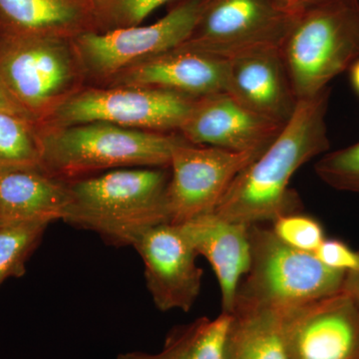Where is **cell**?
<instances>
[{
	"label": "cell",
	"instance_id": "cell-1",
	"mask_svg": "<svg viewBox=\"0 0 359 359\" xmlns=\"http://www.w3.org/2000/svg\"><path fill=\"white\" fill-rule=\"evenodd\" d=\"M330 88L297 100L294 114L268 148L231 182L216 209L219 218L252 226L302 212L290 189L295 172L330 149L327 118Z\"/></svg>",
	"mask_w": 359,
	"mask_h": 359
},
{
	"label": "cell",
	"instance_id": "cell-2",
	"mask_svg": "<svg viewBox=\"0 0 359 359\" xmlns=\"http://www.w3.org/2000/svg\"><path fill=\"white\" fill-rule=\"evenodd\" d=\"M170 177V167H137L68 181L69 204L63 221L94 231L109 244L132 245L146 229L171 223Z\"/></svg>",
	"mask_w": 359,
	"mask_h": 359
},
{
	"label": "cell",
	"instance_id": "cell-3",
	"mask_svg": "<svg viewBox=\"0 0 359 359\" xmlns=\"http://www.w3.org/2000/svg\"><path fill=\"white\" fill-rule=\"evenodd\" d=\"M39 125L41 168L65 181L123 168L169 167L175 149L188 142L180 133L124 128L105 122Z\"/></svg>",
	"mask_w": 359,
	"mask_h": 359
},
{
	"label": "cell",
	"instance_id": "cell-4",
	"mask_svg": "<svg viewBox=\"0 0 359 359\" xmlns=\"http://www.w3.org/2000/svg\"><path fill=\"white\" fill-rule=\"evenodd\" d=\"M249 238L250 269L238 285L233 313L301 308L344 290L346 273L327 268L313 252L285 244L271 228L252 224Z\"/></svg>",
	"mask_w": 359,
	"mask_h": 359
},
{
	"label": "cell",
	"instance_id": "cell-5",
	"mask_svg": "<svg viewBox=\"0 0 359 359\" xmlns=\"http://www.w3.org/2000/svg\"><path fill=\"white\" fill-rule=\"evenodd\" d=\"M280 51L297 100L330 88L359 58V0H328L297 16Z\"/></svg>",
	"mask_w": 359,
	"mask_h": 359
},
{
	"label": "cell",
	"instance_id": "cell-6",
	"mask_svg": "<svg viewBox=\"0 0 359 359\" xmlns=\"http://www.w3.org/2000/svg\"><path fill=\"white\" fill-rule=\"evenodd\" d=\"M84 86L72 39L0 30V87L32 120Z\"/></svg>",
	"mask_w": 359,
	"mask_h": 359
},
{
	"label": "cell",
	"instance_id": "cell-7",
	"mask_svg": "<svg viewBox=\"0 0 359 359\" xmlns=\"http://www.w3.org/2000/svg\"><path fill=\"white\" fill-rule=\"evenodd\" d=\"M205 0H181L157 22L108 32H86L72 39L85 86H104L149 58L190 39Z\"/></svg>",
	"mask_w": 359,
	"mask_h": 359
},
{
	"label": "cell",
	"instance_id": "cell-8",
	"mask_svg": "<svg viewBox=\"0 0 359 359\" xmlns=\"http://www.w3.org/2000/svg\"><path fill=\"white\" fill-rule=\"evenodd\" d=\"M196 100L162 89L84 86L39 124L61 127L105 122L124 128L179 133Z\"/></svg>",
	"mask_w": 359,
	"mask_h": 359
},
{
	"label": "cell",
	"instance_id": "cell-9",
	"mask_svg": "<svg viewBox=\"0 0 359 359\" xmlns=\"http://www.w3.org/2000/svg\"><path fill=\"white\" fill-rule=\"evenodd\" d=\"M295 18L273 0H205L195 30L178 48L224 60L261 49L282 48Z\"/></svg>",
	"mask_w": 359,
	"mask_h": 359
},
{
	"label": "cell",
	"instance_id": "cell-10",
	"mask_svg": "<svg viewBox=\"0 0 359 359\" xmlns=\"http://www.w3.org/2000/svg\"><path fill=\"white\" fill-rule=\"evenodd\" d=\"M266 149L233 152L189 142L175 149L167 190L170 222L183 224L214 212L231 182Z\"/></svg>",
	"mask_w": 359,
	"mask_h": 359
},
{
	"label": "cell",
	"instance_id": "cell-11",
	"mask_svg": "<svg viewBox=\"0 0 359 359\" xmlns=\"http://www.w3.org/2000/svg\"><path fill=\"white\" fill-rule=\"evenodd\" d=\"M131 247L143 261L156 308L188 313L199 297L204 271L198 266L199 256L182 224L150 226L137 236Z\"/></svg>",
	"mask_w": 359,
	"mask_h": 359
},
{
	"label": "cell",
	"instance_id": "cell-12",
	"mask_svg": "<svg viewBox=\"0 0 359 359\" xmlns=\"http://www.w3.org/2000/svg\"><path fill=\"white\" fill-rule=\"evenodd\" d=\"M290 359H359V306L341 290L290 311Z\"/></svg>",
	"mask_w": 359,
	"mask_h": 359
},
{
	"label": "cell",
	"instance_id": "cell-13",
	"mask_svg": "<svg viewBox=\"0 0 359 359\" xmlns=\"http://www.w3.org/2000/svg\"><path fill=\"white\" fill-rule=\"evenodd\" d=\"M283 126L219 92L196 100L179 133L194 145L247 152L268 147Z\"/></svg>",
	"mask_w": 359,
	"mask_h": 359
},
{
	"label": "cell",
	"instance_id": "cell-14",
	"mask_svg": "<svg viewBox=\"0 0 359 359\" xmlns=\"http://www.w3.org/2000/svg\"><path fill=\"white\" fill-rule=\"evenodd\" d=\"M226 61V92L252 112L285 125L297 98L280 48L252 51Z\"/></svg>",
	"mask_w": 359,
	"mask_h": 359
},
{
	"label": "cell",
	"instance_id": "cell-15",
	"mask_svg": "<svg viewBox=\"0 0 359 359\" xmlns=\"http://www.w3.org/2000/svg\"><path fill=\"white\" fill-rule=\"evenodd\" d=\"M228 61L177 48L125 70L104 86L145 87L200 99L226 92Z\"/></svg>",
	"mask_w": 359,
	"mask_h": 359
},
{
	"label": "cell",
	"instance_id": "cell-16",
	"mask_svg": "<svg viewBox=\"0 0 359 359\" xmlns=\"http://www.w3.org/2000/svg\"><path fill=\"white\" fill-rule=\"evenodd\" d=\"M180 224L198 256L211 264L221 290L222 313L231 314L238 285L250 269L249 226L226 221L214 212Z\"/></svg>",
	"mask_w": 359,
	"mask_h": 359
},
{
	"label": "cell",
	"instance_id": "cell-17",
	"mask_svg": "<svg viewBox=\"0 0 359 359\" xmlns=\"http://www.w3.org/2000/svg\"><path fill=\"white\" fill-rule=\"evenodd\" d=\"M68 204V181L40 167L0 168V223L51 224Z\"/></svg>",
	"mask_w": 359,
	"mask_h": 359
},
{
	"label": "cell",
	"instance_id": "cell-18",
	"mask_svg": "<svg viewBox=\"0 0 359 359\" xmlns=\"http://www.w3.org/2000/svg\"><path fill=\"white\" fill-rule=\"evenodd\" d=\"M0 30L73 39L93 30L90 0H0Z\"/></svg>",
	"mask_w": 359,
	"mask_h": 359
},
{
	"label": "cell",
	"instance_id": "cell-19",
	"mask_svg": "<svg viewBox=\"0 0 359 359\" xmlns=\"http://www.w3.org/2000/svg\"><path fill=\"white\" fill-rule=\"evenodd\" d=\"M290 311L256 308L233 311L226 332L224 359H290Z\"/></svg>",
	"mask_w": 359,
	"mask_h": 359
},
{
	"label": "cell",
	"instance_id": "cell-20",
	"mask_svg": "<svg viewBox=\"0 0 359 359\" xmlns=\"http://www.w3.org/2000/svg\"><path fill=\"white\" fill-rule=\"evenodd\" d=\"M230 323L231 314L226 313L215 318H196L192 323L174 327L159 353L130 351L120 353L116 359H224Z\"/></svg>",
	"mask_w": 359,
	"mask_h": 359
},
{
	"label": "cell",
	"instance_id": "cell-21",
	"mask_svg": "<svg viewBox=\"0 0 359 359\" xmlns=\"http://www.w3.org/2000/svg\"><path fill=\"white\" fill-rule=\"evenodd\" d=\"M41 168L39 122L0 110V168Z\"/></svg>",
	"mask_w": 359,
	"mask_h": 359
},
{
	"label": "cell",
	"instance_id": "cell-22",
	"mask_svg": "<svg viewBox=\"0 0 359 359\" xmlns=\"http://www.w3.org/2000/svg\"><path fill=\"white\" fill-rule=\"evenodd\" d=\"M48 223H0V287L11 278H20L26 263L39 247Z\"/></svg>",
	"mask_w": 359,
	"mask_h": 359
},
{
	"label": "cell",
	"instance_id": "cell-23",
	"mask_svg": "<svg viewBox=\"0 0 359 359\" xmlns=\"http://www.w3.org/2000/svg\"><path fill=\"white\" fill-rule=\"evenodd\" d=\"M174 0H90L95 32L141 25L159 7Z\"/></svg>",
	"mask_w": 359,
	"mask_h": 359
},
{
	"label": "cell",
	"instance_id": "cell-24",
	"mask_svg": "<svg viewBox=\"0 0 359 359\" xmlns=\"http://www.w3.org/2000/svg\"><path fill=\"white\" fill-rule=\"evenodd\" d=\"M314 170L321 181L335 190L359 194V142L325 153Z\"/></svg>",
	"mask_w": 359,
	"mask_h": 359
},
{
	"label": "cell",
	"instance_id": "cell-25",
	"mask_svg": "<svg viewBox=\"0 0 359 359\" xmlns=\"http://www.w3.org/2000/svg\"><path fill=\"white\" fill-rule=\"evenodd\" d=\"M271 224V230L282 242L304 252L314 254L325 240L320 222L302 212L285 215Z\"/></svg>",
	"mask_w": 359,
	"mask_h": 359
},
{
	"label": "cell",
	"instance_id": "cell-26",
	"mask_svg": "<svg viewBox=\"0 0 359 359\" xmlns=\"http://www.w3.org/2000/svg\"><path fill=\"white\" fill-rule=\"evenodd\" d=\"M318 259L327 268L342 273L359 271V252L337 238H327L314 252Z\"/></svg>",
	"mask_w": 359,
	"mask_h": 359
},
{
	"label": "cell",
	"instance_id": "cell-27",
	"mask_svg": "<svg viewBox=\"0 0 359 359\" xmlns=\"http://www.w3.org/2000/svg\"><path fill=\"white\" fill-rule=\"evenodd\" d=\"M280 11L292 18H297L309 9L325 4L328 0H273Z\"/></svg>",
	"mask_w": 359,
	"mask_h": 359
},
{
	"label": "cell",
	"instance_id": "cell-28",
	"mask_svg": "<svg viewBox=\"0 0 359 359\" xmlns=\"http://www.w3.org/2000/svg\"><path fill=\"white\" fill-rule=\"evenodd\" d=\"M0 110L7 111V112L13 113V114H18L22 116V117L28 118V119L32 120L25 111L21 109L20 106L18 105L13 99L11 98L4 89L0 87ZM34 121V120H33Z\"/></svg>",
	"mask_w": 359,
	"mask_h": 359
},
{
	"label": "cell",
	"instance_id": "cell-29",
	"mask_svg": "<svg viewBox=\"0 0 359 359\" xmlns=\"http://www.w3.org/2000/svg\"><path fill=\"white\" fill-rule=\"evenodd\" d=\"M344 289L353 297L359 306V271L346 273Z\"/></svg>",
	"mask_w": 359,
	"mask_h": 359
},
{
	"label": "cell",
	"instance_id": "cell-30",
	"mask_svg": "<svg viewBox=\"0 0 359 359\" xmlns=\"http://www.w3.org/2000/svg\"><path fill=\"white\" fill-rule=\"evenodd\" d=\"M349 80L355 93L359 96V58L349 67Z\"/></svg>",
	"mask_w": 359,
	"mask_h": 359
}]
</instances>
